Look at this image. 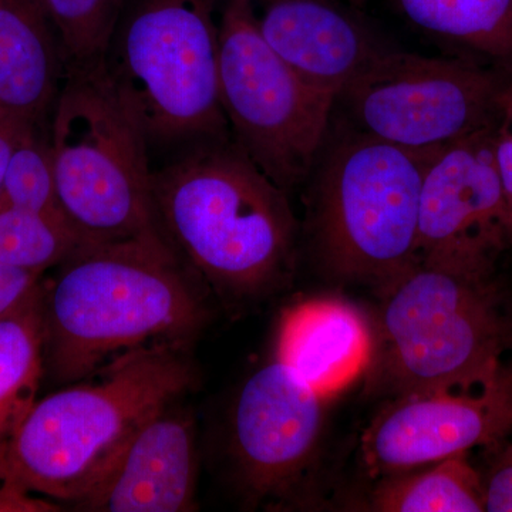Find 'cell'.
I'll list each match as a JSON object with an SVG mask.
<instances>
[{"mask_svg": "<svg viewBox=\"0 0 512 512\" xmlns=\"http://www.w3.org/2000/svg\"><path fill=\"white\" fill-rule=\"evenodd\" d=\"M184 345L128 350L97 379L33 404L0 447V481L80 503L119 463L138 431L191 392L197 370Z\"/></svg>", "mask_w": 512, "mask_h": 512, "instance_id": "obj_3", "label": "cell"}, {"mask_svg": "<svg viewBox=\"0 0 512 512\" xmlns=\"http://www.w3.org/2000/svg\"><path fill=\"white\" fill-rule=\"evenodd\" d=\"M512 431V370L468 390L394 397L362 437L363 461L373 478L437 463L488 446Z\"/></svg>", "mask_w": 512, "mask_h": 512, "instance_id": "obj_11", "label": "cell"}, {"mask_svg": "<svg viewBox=\"0 0 512 512\" xmlns=\"http://www.w3.org/2000/svg\"><path fill=\"white\" fill-rule=\"evenodd\" d=\"M323 397L275 359L242 386L232 414V451L258 500H284L311 466Z\"/></svg>", "mask_w": 512, "mask_h": 512, "instance_id": "obj_12", "label": "cell"}, {"mask_svg": "<svg viewBox=\"0 0 512 512\" xmlns=\"http://www.w3.org/2000/svg\"><path fill=\"white\" fill-rule=\"evenodd\" d=\"M511 245V214L490 126L433 151L421 184L419 262L493 275L495 261Z\"/></svg>", "mask_w": 512, "mask_h": 512, "instance_id": "obj_10", "label": "cell"}, {"mask_svg": "<svg viewBox=\"0 0 512 512\" xmlns=\"http://www.w3.org/2000/svg\"><path fill=\"white\" fill-rule=\"evenodd\" d=\"M458 453L437 463L380 478L370 507L379 512H481L484 480Z\"/></svg>", "mask_w": 512, "mask_h": 512, "instance_id": "obj_19", "label": "cell"}, {"mask_svg": "<svg viewBox=\"0 0 512 512\" xmlns=\"http://www.w3.org/2000/svg\"><path fill=\"white\" fill-rule=\"evenodd\" d=\"M490 130L495 164L503 183L512 220V76L508 77L495 101Z\"/></svg>", "mask_w": 512, "mask_h": 512, "instance_id": "obj_23", "label": "cell"}, {"mask_svg": "<svg viewBox=\"0 0 512 512\" xmlns=\"http://www.w3.org/2000/svg\"><path fill=\"white\" fill-rule=\"evenodd\" d=\"M369 350V326L359 309L338 299H312L285 313L276 359L325 396L362 369Z\"/></svg>", "mask_w": 512, "mask_h": 512, "instance_id": "obj_16", "label": "cell"}, {"mask_svg": "<svg viewBox=\"0 0 512 512\" xmlns=\"http://www.w3.org/2000/svg\"><path fill=\"white\" fill-rule=\"evenodd\" d=\"M66 69L99 66L124 13V0H42Z\"/></svg>", "mask_w": 512, "mask_h": 512, "instance_id": "obj_21", "label": "cell"}, {"mask_svg": "<svg viewBox=\"0 0 512 512\" xmlns=\"http://www.w3.org/2000/svg\"><path fill=\"white\" fill-rule=\"evenodd\" d=\"M262 35L312 92L336 104L383 49L333 0H255Z\"/></svg>", "mask_w": 512, "mask_h": 512, "instance_id": "obj_14", "label": "cell"}, {"mask_svg": "<svg viewBox=\"0 0 512 512\" xmlns=\"http://www.w3.org/2000/svg\"><path fill=\"white\" fill-rule=\"evenodd\" d=\"M345 2H348L349 5L353 6H363L367 2V0H345Z\"/></svg>", "mask_w": 512, "mask_h": 512, "instance_id": "obj_28", "label": "cell"}, {"mask_svg": "<svg viewBox=\"0 0 512 512\" xmlns=\"http://www.w3.org/2000/svg\"><path fill=\"white\" fill-rule=\"evenodd\" d=\"M66 73L42 0H0V113L43 127Z\"/></svg>", "mask_w": 512, "mask_h": 512, "instance_id": "obj_15", "label": "cell"}, {"mask_svg": "<svg viewBox=\"0 0 512 512\" xmlns=\"http://www.w3.org/2000/svg\"><path fill=\"white\" fill-rule=\"evenodd\" d=\"M43 275L0 264V318L35 291L42 284Z\"/></svg>", "mask_w": 512, "mask_h": 512, "instance_id": "obj_25", "label": "cell"}, {"mask_svg": "<svg viewBox=\"0 0 512 512\" xmlns=\"http://www.w3.org/2000/svg\"><path fill=\"white\" fill-rule=\"evenodd\" d=\"M158 227L188 269L228 301L284 285L299 225L284 188L228 137L210 138L153 173Z\"/></svg>", "mask_w": 512, "mask_h": 512, "instance_id": "obj_2", "label": "cell"}, {"mask_svg": "<svg viewBox=\"0 0 512 512\" xmlns=\"http://www.w3.org/2000/svg\"><path fill=\"white\" fill-rule=\"evenodd\" d=\"M32 127L37 126L0 113V184H2L3 175H5L13 150L18 146L23 134Z\"/></svg>", "mask_w": 512, "mask_h": 512, "instance_id": "obj_27", "label": "cell"}, {"mask_svg": "<svg viewBox=\"0 0 512 512\" xmlns=\"http://www.w3.org/2000/svg\"><path fill=\"white\" fill-rule=\"evenodd\" d=\"M510 76L466 60L382 49L336 103L353 130L430 154L490 126Z\"/></svg>", "mask_w": 512, "mask_h": 512, "instance_id": "obj_9", "label": "cell"}, {"mask_svg": "<svg viewBox=\"0 0 512 512\" xmlns=\"http://www.w3.org/2000/svg\"><path fill=\"white\" fill-rule=\"evenodd\" d=\"M417 28L467 47L512 74V0H396Z\"/></svg>", "mask_w": 512, "mask_h": 512, "instance_id": "obj_18", "label": "cell"}, {"mask_svg": "<svg viewBox=\"0 0 512 512\" xmlns=\"http://www.w3.org/2000/svg\"><path fill=\"white\" fill-rule=\"evenodd\" d=\"M220 94L235 141L275 184L311 175L335 103L312 92L262 35L255 0H225Z\"/></svg>", "mask_w": 512, "mask_h": 512, "instance_id": "obj_8", "label": "cell"}, {"mask_svg": "<svg viewBox=\"0 0 512 512\" xmlns=\"http://www.w3.org/2000/svg\"><path fill=\"white\" fill-rule=\"evenodd\" d=\"M484 508L512 512V443L505 446L484 480Z\"/></svg>", "mask_w": 512, "mask_h": 512, "instance_id": "obj_24", "label": "cell"}, {"mask_svg": "<svg viewBox=\"0 0 512 512\" xmlns=\"http://www.w3.org/2000/svg\"><path fill=\"white\" fill-rule=\"evenodd\" d=\"M430 154L356 130L328 148L313 167L311 221L330 274L386 291L419 264L420 194Z\"/></svg>", "mask_w": 512, "mask_h": 512, "instance_id": "obj_5", "label": "cell"}, {"mask_svg": "<svg viewBox=\"0 0 512 512\" xmlns=\"http://www.w3.org/2000/svg\"><path fill=\"white\" fill-rule=\"evenodd\" d=\"M60 214L82 244L164 238L147 137L103 63L66 69L49 134Z\"/></svg>", "mask_w": 512, "mask_h": 512, "instance_id": "obj_4", "label": "cell"}, {"mask_svg": "<svg viewBox=\"0 0 512 512\" xmlns=\"http://www.w3.org/2000/svg\"><path fill=\"white\" fill-rule=\"evenodd\" d=\"M43 282L0 318V447L28 416L45 375Z\"/></svg>", "mask_w": 512, "mask_h": 512, "instance_id": "obj_17", "label": "cell"}, {"mask_svg": "<svg viewBox=\"0 0 512 512\" xmlns=\"http://www.w3.org/2000/svg\"><path fill=\"white\" fill-rule=\"evenodd\" d=\"M43 282L45 373L93 376L128 350L187 345L208 318L202 282L164 238L82 244Z\"/></svg>", "mask_w": 512, "mask_h": 512, "instance_id": "obj_1", "label": "cell"}, {"mask_svg": "<svg viewBox=\"0 0 512 512\" xmlns=\"http://www.w3.org/2000/svg\"><path fill=\"white\" fill-rule=\"evenodd\" d=\"M214 13L215 0H138L121 16L104 72L147 141L228 137Z\"/></svg>", "mask_w": 512, "mask_h": 512, "instance_id": "obj_6", "label": "cell"}, {"mask_svg": "<svg viewBox=\"0 0 512 512\" xmlns=\"http://www.w3.org/2000/svg\"><path fill=\"white\" fill-rule=\"evenodd\" d=\"M79 245L82 241L62 218L0 202V264L45 274Z\"/></svg>", "mask_w": 512, "mask_h": 512, "instance_id": "obj_20", "label": "cell"}, {"mask_svg": "<svg viewBox=\"0 0 512 512\" xmlns=\"http://www.w3.org/2000/svg\"><path fill=\"white\" fill-rule=\"evenodd\" d=\"M177 404L165 407L138 431L109 476L77 503L82 510H197L194 417Z\"/></svg>", "mask_w": 512, "mask_h": 512, "instance_id": "obj_13", "label": "cell"}, {"mask_svg": "<svg viewBox=\"0 0 512 512\" xmlns=\"http://www.w3.org/2000/svg\"><path fill=\"white\" fill-rule=\"evenodd\" d=\"M32 127L20 138L0 184V202L64 220L57 202L49 137Z\"/></svg>", "mask_w": 512, "mask_h": 512, "instance_id": "obj_22", "label": "cell"}, {"mask_svg": "<svg viewBox=\"0 0 512 512\" xmlns=\"http://www.w3.org/2000/svg\"><path fill=\"white\" fill-rule=\"evenodd\" d=\"M32 491L18 484L0 481V512L60 511L59 505L33 497Z\"/></svg>", "mask_w": 512, "mask_h": 512, "instance_id": "obj_26", "label": "cell"}, {"mask_svg": "<svg viewBox=\"0 0 512 512\" xmlns=\"http://www.w3.org/2000/svg\"><path fill=\"white\" fill-rule=\"evenodd\" d=\"M384 298L380 375L394 397L474 389L503 370L510 333L491 275L419 262Z\"/></svg>", "mask_w": 512, "mask_h": 512, "instance_id": "obj_7", "label": "cell"}]
</instances>
